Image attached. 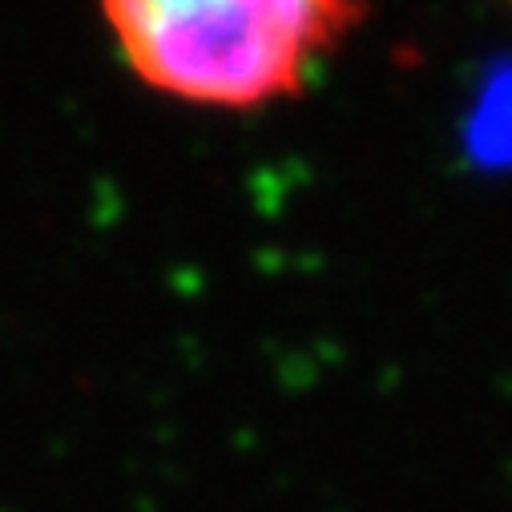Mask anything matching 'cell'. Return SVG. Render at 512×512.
I'll return each instance as SVG.
<instances>
[{
  "label": "cell",
  "instance_id": "1",
  "mask_svg": "<svg viewBox=\"0 0 512 512\" xmlns=\"http://www.w3.org/2000/svg\"><path fill=\"white\" fill-rule=\"evenodd\" d=\"M117 57L146 89L250 113L303 93L359 29L367 0H97Z\"/></svg>",
  "mask_w": 512,
  "mask_h": 512
},
{
  "label": "cell",
  "instance_id": "2",
  "mask_svg": "<svg viewBox=\"0 0 512 512\" xmlns=\"http://www.w3.org/2000/svg\"><path fill=\"white\" fill-rule=\"evenodd\" d=\"M504 5H512V0H504Z\"/></svg>",
  "mask_w": 512,
  "mask_h": 512
}]
</instances>
